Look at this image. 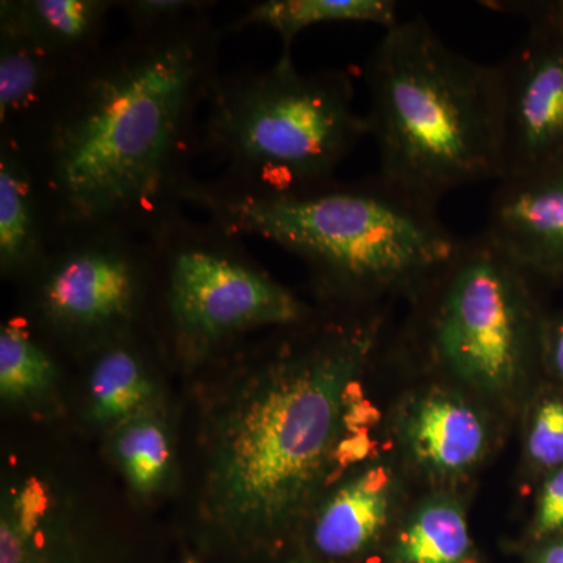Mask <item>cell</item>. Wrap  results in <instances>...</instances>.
I'll return each mask as SVG.
<instances>
[{
	"label": "cell",
	"mask_w": 563,
	"mask_h": 563,
	"mask_svg": "<svg viewBox=\"0 0 563 563\" xmlns=\"http://www.w3.org/2000/svg\"><path fill=\"white\" fill-rule=\"evenodd\" d=\"M177 563H202V562L199 561V559L196 558V555L185 554L184 558H181L180 561Z\"/></svg>",
	"instance_id": "cell-28"
},
{
	"label": "cell",
	"mask_w": 563,
	"mask_h": 563,
	"mask_svg": "<svg viewBox=\"0 0 563 563\" xmlns=\"http://www.w3.org/2000/svg\"><path fill=\"white\" fill-rule=\"evenodd\" d=\"M47 342L22 314L2 322L0 398L3 402L33 407L49 398L60 379V368Z\"/></svg>",
	"instance_id": "cell-20"
},
{
	"label": "cell",
	"mask_w": 563,
	"mask_h": 563,
	"mask_svg": "<svg viewBox=\"0 0 563 563\" xmlns=\"http://www.w3.org/2000/svg\"><path fill=\"white\" fill-rule=\"evenodd\" d=\"M217 2L206 0H122L118 9L124 11L131 31L162 27L191 16V14L210 11Z\"/></svg>",
	"instance_id": "cell-23"
},
{
	"label": "cell",
	"mask_w": 563,
	"mask_h": 563,
	"mask_svg": "<svg viewBox=\"0 0 563 563\" xmlns=\"http://www.w3.org/2000/svg\"><path fill=\"white\" fill-rule=\"evenodd\" d=\"M291 563H328V562L314 561V559L307 558V559H299V561H295Z\"/></svg>",
	"instance_id": "cell-29"
},
{
	"label": "cell",
	"mask_w": 563,
	"mask_h": 563,
	"mask_svg": "<svg viewBox=\"0 0 563 563\" xmlns=\"http://www.w3.org/2000/svg\"><path fill=\"white\" fill-rule=\"evenodd\" d=\"M372 309L321 312L276 342L228 355L206 410L199 515L233 558L279 553L325 493L354 384L379 343Z\"/></svg>",
	"instance_id": "cell-2"
},
{
	"label": "cell",
	"mask_w": 563,
	"mask_h": 563,
	"mask_svg": "<svg viewBox=\"0 0 563 563\" xmlns=\"http://www.w3.org/2000/svg\"><path fill=\"white\" fill-rule=\"evenodd\" d=\"M114 0H2L10 22L63 60L79 63L103 46Z\"/></svg>",
	"instance_id": "cell-17"
},
{
	"label": "cell",
	"mask_w": 563,
	"mask_h": 563,
	"mask_svg": "<svg viewBox=\"0 0 563 563\" xmlns=\"http://www.w3.org/2000/svg\"><path fill=\"white\" fill-rule=\"evenodd\" d=\"M539 5L550 16L563 24V0H548V2H539Z\"/></svg>",
	"instance_id": "cell-27"
},
{
	"label": "cell",
	"mask_w": 563,
	"mask_h": 563,
	"mask_svg": "<svg viewBox=\"0 0 563 563\" xmlns=\"http://www.w3.org/2000/svg\"><path fill=\"white\" fill-rule=\"evenodd\" d=\"M152 342L146 325L85 354L90 358L87 418L96 428L110 432L136 415L165 406L152 365Z\"/></svg>",
	"instance_id": "cell-13"
},
{
	"label": "cell",
	"mask_w": 563,
	"mask_h": 563,
	"mask_svg": "<svg viewBox=\"0 0 563 563\" xmlns=\"http://www.w3.org/2000/svg\"><path fill=\"white\" fill-rule=\"evenodd\" d=\"M365 84L383 179L433 207L459 188L503 180L499 65L451 49L417 14L385 31Z\"/></svg>",
	"instance_id": "cell-4"
},
{
	"label": "cell",
	"mask_w": 563,
	"mask_h": 563,
	"mask_svg": "<svg viewBox=\"0 0 563 563\" xmlns=\"http://www.w3.org/2000/svg\"><path fill=\"white\" fill-rule=\"evenodd\" d=\"M74 65L0 20V140L16 139L38 120Z\"/></svg>",
	"instance_id": "cell-15"
},
{
	"label": "cell",
	"mask_w": 563,
	"mask_h": 563,
	"mask_svg": "<svg viewBox=\"0 0 563 563\" xmlns=\"http://www.w3.org/2000/svg\"><path fill=\"white\" fill-rule=\"evenodd\" d=\"M393 563H477L461 504L446 496L421 503L399 532Z\"/></svg>",
	"instance_id": "cell-21"
},
{
	"label": "cell",
	"mask_w": 563,
	"mask_h": 563,
	"mask_svg": "<svg viewBox=\"0 0 563 563\" xmlns=\"http://www.w3.org/2000/svg\"><path fill=\"white\" fill-rule=\"evenodd\" d=\"M224 35L210 11L131 31L76 63L38 120L0 140L27 163L52 235L146 239L184 211Z\"/></svg>",
	"instance_id": "cell-1"
},
{
	"label": "cell",
	"mask_w": 563,
	"mask_h": 563,
	"mask_svg": "<svg viewBox=\"0 0 563 563\" xmlns=\"http://www.w3.org/2000/svg\"><path fill=\"white\" fill-rule=\"evenodd\" d=\"M38 185L16 147L0 141V274L20 282L52 242Z\"/></svg>",
	"instance_id": "cell-16"
},
{
	"label": "cell",
	"mask_w": 563,
	"mask_h": 563,
	"mask_svg": "<svg viewBox=\"0 0 563 563\" xmlns=\"http://www.w3.org/2000/svg\"><path fill=\"white\" fill-rule=\"evenodd\" d=\"M413 296L418 340L432 361L476 390L510 395L542 347L544 321L529 276L485 232L462 239Z\"/></svg>",
	"instance_id": "cell-7"
},
{
	"label": "cell",
	"mask_w": 563,
	"mask_h": 563,
	"mask_svg": "<svg viewBox=\"0 0 563 563\" xmlns=\"http://www.w3.org/2000/svg\"><path fill=\"white\" fill-rule=\"evenodd\" d=\"M485 9L517 14L528 32L498 63L503 95V180L563 163V24L539 2L493 0Z\"/></svg>",
	"instance_id": "cell-9"
},
{
	"label": "cell",
	"mask_w": 563,
	"mask_h": 563,
	"mask_svg": "<svg viewBox=\"0 0 563 563\" xmlns=\"http://www.w3.org/2000/svg\"><path fill=\"white\" fill-rule=\"evenodd\" d=\"M402 439L413 461L442 479L462 476L483 461L488 429L476 409L446 391H431L410 407Z\"/></svg>",
	"instance_id": "cell-14"
},
{
	"label": "cell",
	"mask_w": 563,
	"mask_h": 563,
	"mask_svg": "<svg viewBox=\"0 0 563 563\" xmlns=\"http://www.w3.org/2000/svg\"><path fill=\"white\" fill-rule=\"evenodd\" d=\"M542 350L553 362L555 372L563 377V314L553 321H544Z\"/></svg>",
	"instance_id": "cell-25"
},
{
	"label": "cell",
	"mask_w": 563,
	"mask_h": 563,
	"mask_svg": "<svg viewBox=\"0 0 563 563\" xmlns=\"http://www.w3.org/2000/svg\"><path fill=\"white\" fill-rule=\"evenodd\" d=\"M20 284L22 317L49 342L85 355L146 328L151 244L120 231L58 233Z\"/></svg>",
	"instance_id": "cell-8"
},
{
	"label": "cell",
	"mask_w": 563,
	"mask_h": 563,
	"mask_svg": "<svg viewBox=\"0 0 563 563\" xmlns=\"http://www.w3.org/2000/svg\"><path fill=\"white\" fill-rule=\"evenodd\" d=\"M536 563H563V540L548 544L539 554Z\"/></svg>",
	"instance_id": "cell-26"
},
{
	"label": "cell",
	"mask_w": 563,
	"mask_h": 563,
	"mask_svg": "<svg viewBox=\"0 0 563 563\" xmlns=\"http://www.w3.org/2000/svg\"><path fill=\"white\" fill-rule=\"evenodd\" d=\"M484 232L529 277L563 280V163L499 181Z\"/></svg>",
	"instance_id": "cell-11"
},
{
	"label": "cell",
	"mask_w": 563,
	"mask_h": 563,
	"mask_svg": "<svg viewBox=\"0 0 563 563\" xmlns=\"http://www.w3.org/2000/svg\"><path fill=\"white\" fill-rule=\"evenodd\" d=\"M0 563H120L63 485L18 474L0 498Z\"/></svg>",
	"instance_id": "cell-10"
},
{
	"label": "cell",
	"mask_w": 563,
	"mask_h": 563,
	"mask_svg": "<svg viewBox=\"0 0 563 563\" xmlns=\"http://www.w3.org/2000/svg\"><path fill=\"white\" fill-rule=\"evenodd\" d=\"M109 433V454L133 495L151 499L168 490L176 450L166 406L136 415Z\"/></svg>",
	"instance_id": "cell-19"
},
{
	"label": "cell",
	"mask_w": 563,
	"mask_h": 563,
	"mask_svg": "<svg viewBox=\"0 0 563 563\" xmlns=\"http://www.w3.org/2000/svg\"><path fill=\"white\" fill-rule=\"evenodd\" d=\"M184 203L232 235L296 255L322 298L342 309H372L385 295H413L462 240L440 221L437 207L379 174L284 195H250L195 177Z\"/></svg>",
	"instance_id": "cell-3"
},
{
	"label": "cell",
	"mask_w": 563,
	"mask_h": 563,
	"mask_svg": "<svg viewBox=\"0 0 563 563\" xmlns=\"http://www.w3.org/2000/svg\"><path fill=\"white\" fill-rule=\"evenodd\" d=\"M399 3L395 0H265L251 3L225 33L246 27H266L276 32L282 52L291 54V44L306 29L320 24H374L388 31L398 24Z\"/></svg>",
	"instance_id": "cell-18"
},
{
	"label": "cell",
	"mask_w": 563,
	"mask_h": 563,
	"mask_svg": "<svg viewBox=\"0 0 563 563\" xmlns=\"http://www.w3.org/2000/svg\"><path fill=\"white\" fill-rule=\"evenodd\" d=\"M396 477L385 465L352 474L324 493L303 525L314 561L340 563L368 553L390 523Z\"/></svg>",
	"instance_id": "cell-12"
},
{
	"label": "cell",
	"mask_w": 563,
	"mask_h": 563,
	"mask_svg": "<svg viewBox=\"0 0 563 563\" xmlns=\"http://www.w3.org/2000/svg\"><path fill=\"white\" fill-rule=\"evenodd\" d=\"M365 135L350 74L302 73L282 52L268 68L220 73L203 103L198 154L221 163L214 180L229 190L284 195L335 179Z\"/></svg>",
	"instance_id": "cell-5"
},
{
	"label": "cell",
	"mask_w": 563,
	"mask_h": 563,
	"mask_svg": "<svg viewBox=\"0 0 563 563\" xmlns=\"http://www.w3.org/2000/svg\"><path fill=\"white\" fill-rule=\"evenodd\" d=\"M152 252L147 328L181 365H209L258 331L306 324L318 310L265 272L243 239L174 214L146 236Z\"/></svg>",
	"instance_id": "cell-6"
},
{
	"label": "cell",
	"mask_w": 563,
	"mask_h": 563,
	"mask_svg": "<svg viewBox=\"0 0 563 563\" xmlns=\"http://www.w3.org/2000/svg\"><path fill=\"white\" fill-rule=\"evenodd\" d=\"M529 461L539 468L563 466V401L543 399L537 406L526 442Z\"/></svg>",
	"instance_id": "cell-22"
},
{
	"label": "cell",
	"mask_w": 563,
	"mask_h": 563,
	"mask_svg": "<svg viewBox=\"0 0 563 563\" xmlns=\"http://www.w3.org/2000/svg\"><path fill=\"white\" fill-rule=\"evenodd\" d=\"M563 531V466L547 481L537 501L533 536L547 537Z\"/></svg>",
	"instance_id": "cell-24"
}]
</instances>
